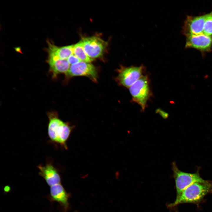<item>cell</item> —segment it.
Listing matches in <instances>:
<instances>
[{
    "label": "cell",
    "mask_w": 212,
    "mask_h": 212,
    "mask_svg": "<svg viewBox=\"0 0 212 212\" xmlns=\"http://www.w3.org/2000/svg\"><path fill=\"white\" fill-rule=\"evenodd\" d=\"M211 192L212 181L204 180L194 183L184 189L173 203L168 204V207L172 208L184 203H198Z\"/></svg>",
    "instance_id": "cell-1"
},
{
    "label": "cell",
    "mask_w": 212,
    "mask_h": 212,
    "mask_svg": "<svg viewBox=\"0 0 212 212\" xmlns=\"http://www.w3.org/2000/svg\"><path fill=\"white\" fill-rule=\"evenodd\" d=\"M48 116V134L50 140L66 148V142L70 135L72 127L54 113H49Z\"/></svg>",
    "instance_id": "cell-2"
},
{
    "label": "cell",
    "mask_w": 212,
    "mask_h": 212,
    "mask_svg": "<svg viewBox=\"0 0 212 212\" xmlns=\"http://www.w3.org/2000/svg\"><path fill=\"white\" fill-rule=\"evenodd\" d=\"M171 165L175 182L176 198L178 197L184 189L192 184L204 180L201 178L198 171L194 173H186L180 170L175 161L172 163Z\"/></svg>",
    "instance_id": "cell-3"
},
{
    "label": "cell",
    "mask_w": 212,
    "mask_h": 212,
    "mask_svg": "<svg viewBox=\"0 0 212 212\" xmlns=\"http://www.w3.org/2000/svg\"><path fill=\"white\" fill-rule=\"evenodd\" d=\"M133 101L139 104L144 110L150 92L148 77L143 76L129 87Z\"/></svg>",
    "instance_id": "cell-4"
},
{
    "label": "cell",
    "mask_w": 212,
    "mask_h": 212,
    "mask_svg": "<svg viewBox=\"0 0 212 212\" xmlns=\"http://www.w3.org/2000/svg\"><path fill=\"white\" fill-rule=\"evenodd\" d=\"M81 41L86 53L93 59L102 56L107 46L106 42L97 36L82 38Z\"/></svg>",
    "instance_id": "cell-5"
},
{
    "label": "cell",
    "mask_w": 212,
    "mask_h": 212,
    "mask_svg": "<svg viewBox=\"0 0 212 212\" xmlns=\"http://www.w3.org/2000/svg\"><path fill=\"white\" fill-rule=\"evenodd\" d=\"M144 67L131 66L129 67L121 66L118 70L117 80L123 86L130 87L142 76Z\"/></svg>",
    "instance_id": "cell-6"
},
{
    "label": "cell",
    "mask_w": 212,
    "mask_h": 212,
    "mask_svg": "<svg viewBox=\"0 0 212 212\" xmlns=\"http://www.w3.org/2000/svg\"><path fill=\"white\" fill-rule=\"evenodd\" d=\"M66 76L72 77L84 76L90 78L94 81H96L97 74L95 67L91 62L80 61L78 63L70 65Z\"/></svg>",
    "instance_id": "cell-7"
},
{
    "label": "cell",
    "mask_w": 212,
    "mask_h": 212,
    "mask_svg": "<svg viewBox=\"0 0 212 212\" xmlns=\"http://www.w3.org/2000/svg\"><path fill=\"white\" fill-rule=\"evenodd\" d=\"M206 16H188L183 28L184 34L187 36L203 33Z\"/></svg>",
    "instance_id": "cell-8"
},
{
    "label": "cell",
    "mask_w": 212,
    "mask_h": 212,
    "mask_svg": "<svg viewBox=\"0 0 212 212\" xmlns=\"http://www.w3.org/2000/svg\"><path fill=\"white\" fill-rule=\"evenodd\" d=\"M212 44V38L203 33L186 36V47L195 48L202 51L210 49Z\"/></svg>",
    "instance_id": "cell-9"
},
{
    "label": "cell",
    "mask_w": 212,
    "mask_h": 212,
    "mask_svg": "<svg viewBox=\"0 0 212 212\" xmlns=\"http://www.w3.org/2000/svg\"><path fill=\"white\" fill-rule=\"evenodd\" d=\"M37 167L39 170V175L44 179L49 186H51L60 183L61 178L59 173L51 163L40 165Z\"/></svg>",
    "instance_id": "cell-10"
},
{
    "label": "cell",
    "mask_w": 212,
    "mask_h": 212,
    "mask_svg": "<svg viewBox=\"0 0 212 212\" xmlns=\"http://www.w3.org/2000/svg\"><path fill=\"white\" fill-rule=\"evenodd\" d=\"M47 62L49 66L50 70L52 73L53 76L56 77L61 73L65 74L67 72L70 67L67 59L59 58L53 55L48 54Z\"/></svg>",
    "instance_id": "cell-11"
},
{
    "label": "cell",
    "mask_w": 212,
    "mask_h": 212,
    "mask_svg": "<svg viewBox=\"0 0 212 212\" xmlns=\"http://www.w3.org/2000/svg\"><path fill=\"white\" fill-rule=\"evenodd\" d=\"M50 197L52 201L58 202L65 209L68 208V195L60 183L51 186Z\"/></svg>",
    "instance_id": "cell-12"
},
{
    "label": "cell",
    "mask_w": 212,
    "mask_h": 212,
    "mask_svg": "<svg viewBox=\"0 0 212 212\" xmlns=\"http://www.w3.org/2000/svg\"><path fill=\"white\" fill-rule=\"evenodd\" d=\"M73 54L81 61L91 62L93 60L90 58L86 53L81 40L73 45Z\"/></svg>",
    "instance_id": "cell-13"
},
{
    "label": "cell",
    "mask_w": 212,
    "mask_h": 212,
    "mask_svg": "<svg viewBox=\"0 0 212 212\" xmlns=\"http://www.w3.org/2000/svg\"><path fill=\"white\" fill-rule=\"evenodd\" d=\"M203 33L209 36L212 35V16L210 14H206Z\"/></svg>",
    "instance_id": "cell-14"
},
{
    "label": "cell",
    "mask_w": 212,
    "mask_h": 212,
    "mask_svg": "<svg viewBox=\"0 0 212 212\" xmlns=\"http://www.w3.org/2000/svg\"><path fill=\"white\" fill-rule=\"evenodd\" d=\"M70 65L76 64L81 61L73 54L70 56L67 59Z\"/></svg>",
    "instance_id": "cell-15"
},
{
    "label": "cell",
    "mask_w": 212,
    "mask_h": 212,
    "mask_svg": "<svg viewBox=\"0 0 212 212\" xmlns=\"http://www.w3.org/2000/svg\"><path fill=\"white\" fill-rule=\"evenodd\" d=\"M10 188L8 186H5L4 190L5 192L7 193L9 192L10 190Z\"/></svg>",
    "instance_id": "cell-16"
},
{
    "label": "cell",
    "mask_w": 212,
    "mask_h": 212,
    "mask_svg": "<svg viewBox=\"0 0 212 212\" xmlns=\"http://www.w3.org/2000/svg\"><path fill=\"white\" fill-rule=\"evenodd\" d=\"M210 14L211 15V16H212V12H211Z\"/></svg>",
    "instance_id": "cell-17"
}]
</instances>
